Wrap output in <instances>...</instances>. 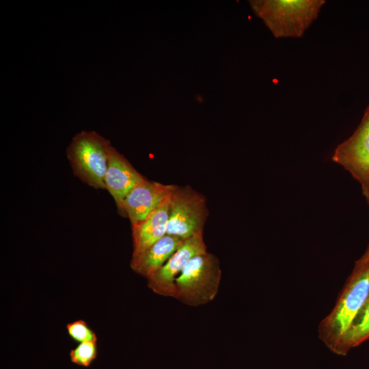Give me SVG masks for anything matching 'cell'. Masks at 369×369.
<instances>
[{
  "label": "cell",
  "instance_id": "6da1fadb",
  "mask_svg": "<svg viewBox=\"0 0 369 369\" xmlns=\"http://www.w3.org/2000/svg\"><path fill=\"white\" fill-rule=\"evenodd\" d=\"M369 297V246L353 270L331 312L321 321L320 339L333 352Z\"/></svg>",
  "mask_w": 369,
  "mask_h": 369
},
{
  "label": "cell",
  "instance_id": "7a4b0ae2",
  "mask_svg": "<svg viewBox=\"0 0 369 369\" xmlns=\"http://www.w3.org/2000/svg\"><path fill=\"white\" fill-rule=\"evenodd\" d=\"M324 0H255L249 5L276 38H300L316 19Z\"/></svg>",
  "mask_w": 369,
  "mask_h": 369
},
{
  "label": "cell",
  "instance_id": "3957f363",
  "mask_svg": "<svg viewBox=\"0 0 369 369\" xmlns=\"http://www.w3.org/2000/svg\"><path fill=\"white\" fill-rule=\"evenodd\" d=\"M110 141L94 131L77 133L66 149V156L73 174L95 189H105V178Z\"/></svg>",
  "mask_w": 369,
  "mask_h": 369
},
{
  "label": "cell",
  "instance_id": "277c9868",
  "mask_svg": "<svg viewBox=\"0 0 369 369\" xmlns=\"http://www.w3.org/2000/svg\"><path fill=\"white\" fill-rule=\"evenodd\" d=\"M219 261L206 251L191 258L176 279L175 299L193 307L212 301L221 279Z\"/></svg>",
  "mask_w": 369,
  "mask_h": 369
},
{
  "label": "cell",
  "instance_id": "5b68a950",
  "mask_svg": "<svg viewBox=\"0 0 369 369\" xmlns=\"http://www.w3.org/2000/svg\"><path fill=\"white\" fill-rule=\"evenodd\" d=\"M207 213L206 200L202 195L189 187L173 185L167 234L186 239L203 232Z\"/></svg>",
  "mask_w": 369,
  "mask_h": 369
},
{
  "label": "cell",
  "instance_id": "8992f818",
  "mask_svg": "<svg viewBox=\"0 0 369 369\" xmlns=\"http://www.w3.org/2000/svg\"><path fill=\"white\" fill-rule=\"evenodd\" d=\"M206 251L203 232L184 239L166 263L148 279V286L158 295L175 298L178 276L191 258Z\"/></svg>",
  "mask_w": 369,
  "mask_h": 369
},
{
  "label": "cell",
  "instance_id": "52a82bcc",
  "mask_svg": "<svg viewBox=\"0 0 369 369\" xmlns=\"http://www.w3.org/2000/svg\"><path fill=\"white\" fill-rule=\"evenodd\" d=\"M333 160L363 185H369V105L352 135L338 146Z\"/></svg>",
  "mask_w": 369,
  "mask_h": 369
},
{
  "label": "cell",
  "instance_id": "ba28073f",
  "mask_svg": "<svg viewBox=\"0 0 369 369\" xmlns=\"http://www.w3.org/2000/svg\"><path fill=\"white\" fill-rule=\"evenodd\" d=\"M173 185L145 179L124 199L121 210L129 219L131 226L144 221L170 194Z\"/></svg>",
  "mask_w": 369,
  "mask_h": 369
},
{
  "label": "cell",
  "instance_id": "9c48e42d",
  "mask_svg": "<svg viewBox=\"0 0 369 369\" xmlns=\"http://www.w3.org/2000/svg\"><path fill=\"white\" fill-rule=\"evenodd\" d=\"M145 179L126 158L112 146L109 155L105 184V189L113 197L119 211L126 196Z\"/></svg>",
  "mask_w": 369,
  "mask_h": 369
},
{
  "label": "cell",
  "instance_id": "30bf717a",
  "mask_svg": "<svg viewBox=\"0 0 369 369\" xmlns=\"http://www.w3.org/2000/svg\"><path fill=\"white\" fill-rule=\"evenodd\" d=\"M184 239L165 234L140 254L132 257L130 266L147 279L157 272L178 249Z\"/></svg>",
  "mask_w": 369,
  "mask_h": 369
},
{
  "label": "cell",
  "instance_id": "8fae6325",
  "mask_svg": "<svg viewBox=\"0 0 369 369\" xmlns=\"http://www.w3.org/2000/svg\"><path fill=\"white\" fill-rule=\"evenodd\" d=\"M169 195L144 221L132 226L133 243L132 257L140 254L167 234Z\"/></svg>",
  "mask_w": 369,
  "mask_h": 369
},
{
  "label": "cell",
  "instance_id": "7c38bea8",
  "mask_svg": "<svg viewBox=\"0 0 369 369\" xmlns=\"http://www.w3.org/2000/svg\"><path fill=\"white\" fill-rule=\"evenodd\" d=\"M369 338V297L346 331L333 353L346 355L348 351Z\"/></svg>",
  "mask_w": 369,
  "mask_h": 369
},
{
  "label": "cell",
  "instance_id": "4fadbf2b",
  "mask_svg": "<svg viewBox=\"0 0 369 369\" xmlns=\"http://www.w3.org/2000/svg\"><path fill=\"white\" fill-rule=\"evenodd\" d=\"M97 354V341H87L79 343L70 351L69 355L73 364L89 367L96 359Z\"/></svg>",
  "mask_w": 369,
  "mask_h": 369
},
{
  "label": "cell",
  "instance_id": "5bb4252c",
  "mask_svg": "<svg viewBox=\"0 0 369 369\" xmlns=\"http://www.w3.org/2000/svg\"><path fill=\"white\" fill-rule=\"evenodd\" d=\"M68 336L79 343L87 341H97L95 332L84 320H77L66 325Z\"/></svg>",
  "mask_w": 369,
  "mask_h": 369
},
{
  "label": "cell",
  "instance_id": "9a60e30c",
  "mask_svg": "<svg viewBox=\"0 0 369 369\" xmlns=\"http://www.w3.org/2000/svg\"><path fill=\"white\" fill-rule=\"evenodd\" d=\"M363 194L365 196L367 202L369 203V185L362 186Z\"/></svg>",
  "mask_w": 369,
  "mask_h": 369
},
{
  "label": "cell",
  "instance_id": "2e32d148",
  "mask_svg": "<svg viewBox=\"0 0 369 369\" xmlns=\"http://www.w3.org/2000/svg\"><path fill=\"white\" fill-rule=\"evenodd\" d=\"M369 246V245H368Z\"/></svg>",
  "mask_w": 369,
  "mask_h": 369
}]
</instances>
